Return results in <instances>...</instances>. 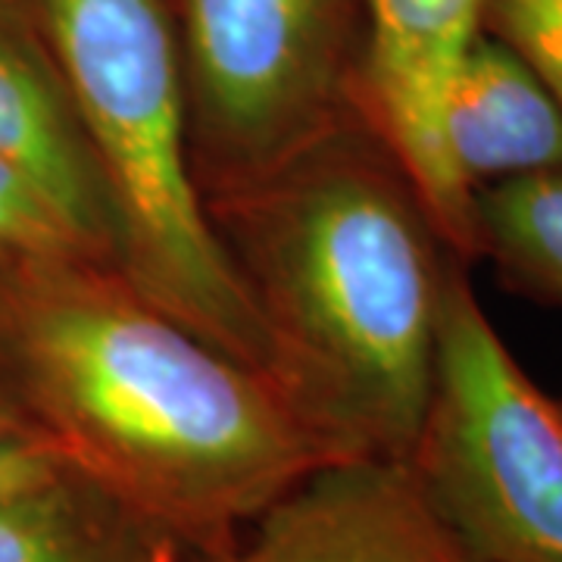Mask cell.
<instances>
[{
	"label": "cell",
	"instance_id": "8",
	"mask_svg": "<svg viewBox=\"0 0 562 562\" xmlns=\"http://www.w3.org/2000/svg\"><path fill=\"white\" fill-rule=\"evenodd\" d=\"M0 162L29 181L94 257L116 266V225L98 162L22 0H0Z\"/></svg>",
	"mask_w": 562,
	"mask_h": 562
},
{
	"label": "cell",
	"instance_id": "5",
	"mask_svg": "<svg viewBox=\"0 0 562 562\" xmlns=\"http://www.w3.org/2000/svg\"><path fill=\"white\" fill-rule=\"evenodd\" d=\"M203 194L269 172L362 98L366 0H169Z\"/></svg>",
	"mask_w": 562,
	"mask_h": 562
},
{
	"label": "cell",
	"instance_id": "6",
	"mask_svg": "<svg viewBox=\"0 0 562 562\" xmlns=\"http://www.w3.org/2000/svg\"><path fill=\"white\" fill-rule=\"evenodd\" d=\"M369 47L362 101L419 184L447 247L479 260L472 191L457 179L443 147V98L469 41L479 35L482 0H366Z\"/></svg>",
	"mask_w": 562,
	"mask_h": 562
},
{
	"label": "cell",
	"instance_id": "15",
	"mask_svg": "<svg viewBox=\"0 0 562 562\" xmlns=\"http://www.w3.org/2000/svg\"><path fill=\"white\" fill-rule=\"evenodd\" d=\"M154 562H184V553H181V547L176 541H162Z\"/></svg>",
	"mask_w": 562,
	"mask_h": 562
},
{
	"label": "cell",
	"instance_id": "7",
	"mask_svg": "<svg viewBox=\"0 0 562 562\" xmlns=\"http://www.w3.org/2000/svg\"><path fill=\"white\" fill-rule=\"evenodd\" d=\"M213 562H475L425 501L409 462H325Z\"/></svg>",
	"mask_w": 562,
	"mask_h": 562
},
{
	"label": "cell",
	"instance_id": "9",
	"mask_svg": "<svg viewBox=\"0 0 562 562\" xmlns=\"http://www.w3.org/2000/svg\"><path fill=\"white\" fill-rule=\"evenodd\" d=\"M443 147L457 179L482 184L562 169V103L503 41H469L443 98Z\"/></svg>",
	"mask_w": 562,
	"mask_h": 562
},
{
	"label": "cell",
	"instance_id": "12",
	"mask_svg": "<svg viewBox=\"0 0 562 562\" xmlns=\"http://www.w3.org/2000/svg\"><path fill=\"white\" fill-rule=\"evenodd\" d=\"M76 254L91 250L29 181H22L10 166L0 162V276Z\"/></svg>",
	"mask_w": 562,
	"mask_h": 562
},
{
	"label": "cell",
	"instance_id": "13",
	"mask_svg": "<svg viewBox=\"0 0 562 562\" xmlns=\"http://www.w3.org/2000/svg\"><path fill=\"white\" fill-rule=\"evenodd\" d=\"M479 32L513 47L562 103V0H482Z\"/></svg>",
	"mask_w": 562,
	"mask_h": 562
},
{
	"label": "cell",
	"instance_id": "3",
	"mask_svg": "<svg viewBox=\"0 0 562 562\" xmlns=\"http://www.w3.org/2000/svg\"><path fill=\"white\" fill-rule=\"evenodd\" d=\"M22 3L54 54L98 162L116 225V269L162 313L272 382L260 322L210 228L191 169L172 3Z\"/></svg>",
	"mask_w": 562,
	"mask_h": 562
},
{
	"label": "cell",
	"instance_id": "4",
	"mask_svg": "<svg viewBox=\"0 0 562 562\" xmlns=\"http://www.w3.org/2000/svg\"><path fill=\"white\" fill-rule=\"evenodd\" d=\"M409 469L475 562H562V406L509 353L462 260L443 284L435 382Z\"/></svg>",
	"mask_w": 562,
	"mask_h": 562
},
{
	"label": "cell",
	"instance_id": "14",
	"mask_svg": "<svg viewBox=\"0 0 562 562\" xmlns=\"http://www.w3.org/2000/svg\"><path fill=\"white\" fill-rule=\"evenodd\" d=\"M66 462L0 375V501L54 475Z\"/></svg>",
	"mask_w": 562,
	"mask_h": 562
},
{
	"label": "cell",
	"instance_id": "11",
	"mask_svg": "<svg viewBox=\"0 0 562 562\" xmlns=\"http://www.w3.org/2000/svg\"><path fill=\"white\" fill-rule=\"evenodd\" d=\"M472 232L509 291L562 310V169L475 188Z\"/></svg>",
	"mask_w": 562,
	"mask_h": 562
},
{
	"label": "cell",
	"instance_id": "2",
	"mask_svg": "<svg viewBox=\"0 0 562 562\" xmlns=\"http://www.w3.org/2000/svg\"><path fill=\"white\" fill-rule=\"evenodd\" d=\"M203 210L272 382L325 453L409 462L460 257L366 101L269 172L203 194Z\"/></svg>",
	"mask_w": 562,
	"mask_h": 562
},
{
	"label": "cell",
	"instance_id": "10",
	"mask_svg": "<svg viewBox=\"0 0 562 562\" xmlns=\"http://www.w3.org/2000/svg\"><path fill=\"white\" fill-rule=\"evenodd\" d=\"M162 541L172 538L72 462L0 501V562H154Z\"/></svg>",
	"mask_w": 562,
	"mask_h": 562
},
{
	"label": "cell",
	"instance_id": "1",
	"mask_svg": "<svg viewBox=\"0 0 562 562\" xmlns=\"http://www.w3.org/2000/svg\"><path fill=\"white\" fill-rule=\"evenodd\" d=\"M0 375L66 460L213 562L335 462L276 384L76 254L0 276Z\"/></svg>",
	"mask_w": 562,
	"mask_h": 562
}]
</instances>
